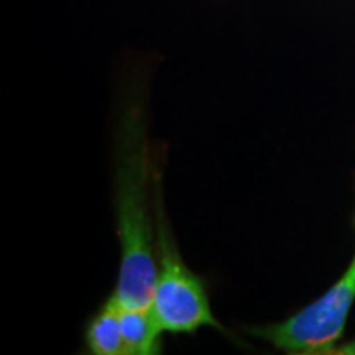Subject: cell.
Segmentation results:
<instances>
[{
    "instance_id": "3",
    "label": "cell",
    "mask_w": 355,
    "mask_h": 355,
    "mask_svg": "<svg viewBox=\"0 0 355 355\" xmlns=\"http://www.w3.org/2000/svg\"><path fill=\"white\" fill-rule=\"evenodd\" d=\"M355 303V255L345 273L321 298L286 321L250 327L248 332L288 354L321 355L336 352L347 316Z\"/></svg>"
},
{
    "instance_id": "2",
    "label": "cell",
    "mask_w": 355,
    "mask_h": 355,
    "mask_svg": "<svg viewBox=\"0 0 355 355\" xmlns=\"http://www.w3.org/2000/svg\"><path fill=\"white\" fill-rule=\"evenodd\" d=\"M155 242L158 275L150 308L162 331L170 334H191L201 327L222 329L212 314L201 278L186 266L168 229L159 186H157L155 204Z\"/></svg>"
},
{
    "instance_id": "1",
    "label": "cell",
    "mask_w": 355,
    "mask_h": 355,
    "mask_svg": "<svg viewBox=\"0 0 355 355\" xmlns=\"http://www.w3.org/2000/svg\"><path fill=\"white\" fill-rule=\"evenodd\" d=\"M115 212L121 268L114 295L125 308L148 309L158 263L152 224V162L145 112L139 97L123 107L115 152Z\"/></svg>"
},
{
    "instance_id": "5",
    "label": "cell",
    "mask_w": 355,
    "mask_h": 355,
    "mask_svg": "<svg viewBox=\"0 0 355 355\" xmlns=\"http://www.w3.org/2000/svg\"><path fill=\"white\" fill-rule=\"evenodd\" d=\"M121 304V303H119ZM121 329L127 355H152L162 352V327L152 308L121 306Z\"/></svg>"
},
{
    "instance_id": "4",
    "label": "cell",
    "mask_w": 355,
    "mask_h": 355,
    "mask_svg": "<svg viewBox=\"0 0 355 355\" xmlns=\"http://www.w3.org/2000/svg\"><path fill=\"white\" fill-rule=\"evenodd\" d=\"M86 345L94 355H127L121 329V304L115 295L110 296L89 321Z\"/></svg>"
}]
</instances>
